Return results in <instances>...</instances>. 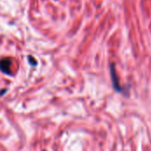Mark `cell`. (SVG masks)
Instances as JSON below:
<instances>
[{"label": "cell", "mask_w": 151, "mask_h": 151, "mask_svg": "<svg viewBox=\"0 0 151 151\" xmlns=\"http://www.w3.org/2000/svg\"><path fill=\"white\" fill-rule=\"evenodd\" d=\"M110 73H111V81H112L114 89L117 92L124 93V88L121 87V85L119 83V80L118 74H117V70H116L114 63H111V65H110Z\"/></svg>", "instance_id": "6da1fadb"}, {"label": "cell", "mask_w": 151, "mask_h": 151, "mask_svg": "<svg viewBox=\"0 0 151 151\" xmlns=\"http://www.w3.org/2000/svg\"><path fill=\"white\" fill-rule=\"evenodd\" d=\"M12 60L10 58H3L0 60V71L5 74L11 73Z\"/></svg>", "instance_id": "7a4b0ae2"}, {"label": "cell", "mask_w": 151, "mask_h": 151, "mask_svg": "<svg viewBox=\"0 0 151 151\" xmlns=\"http://www.w3.org/2000/svg\"><path fill=\"white\" fill-rule=\"evenodd\" d=\"M28 58H29V63H30L31 65H36V62L33 60L34 58H33L32 57H28Z\"/></svg>", "instance_id": "3957f363"}]
</instances>
